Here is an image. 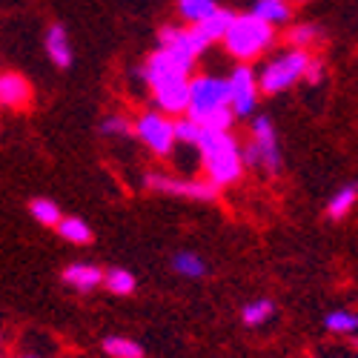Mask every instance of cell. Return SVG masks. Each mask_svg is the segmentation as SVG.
<instances>
[{"label":"cell","instance_id":"cell-14","mask_svg":"<svg viewBox=\"0 0 358 358\" xmlns=\"http://www.w3.org/2000/svg\"><path fill=\"white\" fill-rule=\"evenodd\" d=\"M175 9H178V17L184 20V26H198L206 17H213L221 6L218 0H175Z\"/></svg>","mask_w":358,"mask_h":358},{"label":"cell","instance_id":"cell-4","mask_svg":"<svg viewBox=\"0 0 358 358\" xmlns=\"http://www.w3.org/2000/svg\"><path fill=\"white\" fill-rule=\"evenodd\" d=\"M221 43H224L227 55L235 57L238 64H250V61H255V57H261L264 52L273 49V43H275V26L261 20L255 12L232 15Z\"/></svg>","mask_w":358,"mask_h":358},{"label":"cell","instance_id":"cell-31","mask_svg":"<svg viewBox=\"0 0 358 358\" xmlns=\"http://www.w3.org/2000/svg\"><path fill=\"white\" fill-rule=\"evenodd\" d=\"M355 347H358V341H355Z\"/></svg>","mask_w":358,"mask_h":358},{"label":"cell","instance_id":"cell-17","mask_svg":"<svg viewBox=\"0 0 358 358\" xmlns=\"http://www.w3.org/2000/svg\"><path fill=\"white\" fill-rule=\"evenodd\" d=\"M55 229H57V235H61L64 241H69L75 247H83V244L92 241V227H89L83 218H78V215H64L61 221H57Z\"/></svg>","mask_w":358,"mask_h":358},{"label":"cell","instance_id":"cell-15","mask_svg":"<svg viewBox=\"0 0 358 358\" xmlns=\"http://www.w3.org/2000/svg\"><path fill=\"white\" fill-rule=\"evenodd\" d=\"M358 203V184H344L341 189H336L327 201V218L341 221L352 213V206Z\"/></svg>","mask_w":358,"mask_h":358},{"label":"cell","instance_id":"cell-18","mask_svg":"<svg viewBox=\"0 0 358 358\" xmlns=\"http://www.w3.org/2000/svg\"><path fill=\"white\" fill-rule=\"evenodd\" d=\"M252 12H255L261 20H266L270 26H275V29L284 26V23H289V17H292L289 0H255Z\"/></svg>","mask_w":358,"mask_h":358},{"label":"cell","instance_id":"cell-21","mask_svg":"<svg viewBox=\"0 0 358 358\" xmlns=\"http://www.w3.org/2000/svg\"><path fill=\"white\" fill-rule=\"evenodd\" d=\"M273 315H275V304L270 301V298H255V301H250V304L241 307L244 327H264Z\"/></svg>","mask_w":358,"mask_h":358},{"label":"cell","instance_id":"cell-3","mask_svg":"<svg viewBox=\"0 0 358 358\" xmlns=\"http://www.w3.org/2000/svg\"><path fill=\"white\" fill-rule=\"evenodd\" d=\"M189 121L203 129H229L235 124V115L229 106V86L227 78L218 75H192L189 80V101L187 112Z\"/></svg>","mask_w":358,"mask_h":358},{"label":"cell","instance_id":"cell-27","mask_svg":"<svg viewBox=\"0 0 358 358\" xmlns=\"http://www.w3.org/2000/svg\"><path fill=\"white\" fill-rule=\"evenodd\" d=\"M101 132L106 138H124L132 132V121H127L124 115H106L101 121Z\"/></svg>","mask_w":358,"mask_h":358},{"label":"cell","instance_id":"cell-25","mask_svg":"<svg viewBox=\"0 0 358 358\" xmlns=\"http://www.w3.org/2000/svg\"><path fill=\"white\" fill-rule=\"evenodd\" d=\"M321 41V29L315 23H295L287 29V43L295 49H310Z\"/></svg>","mask_w":358,"mask_h":358},{"label":"cell","instance_id":"cell-9","mask_svg":"<svg viewBox=\"0 0 358 358\" xmlns=\"http://www.w3.org/2000/svg\"><path fill=\"white\" fill-rule=\"evenodd\" d=\"M229 86V106L235 117H250L258 109L261 101V86H258V75L250 64H235V69L227 78Z\"/></svg>","mask_w":358,"mask_h":358},{"label":"cell","instance_id":"cell-30","mask_svg":"<svg viewBox=\"0 0 358 358\" xmlns=\"http://www.w3.org/2000/svg\"><path fill=\"white\" fill-rule=\"evenodd\" d=\"M17 358H38V355H17Z\"/></svg>","mask_w":358,"mask_h":358},{"label":"cell","instance_id":"cell-20","mask_svg":"<svg viewBox=\"0 0 358 358\" xmlns=\"http://www.w3.org/2000/svg\"><path fill=\"white\" fill-rule=\"evenodd\" d=\"M103 287L112 295H117V298H127V295L135 292L138 281H135V275L129 270H124V266H115V270H106L103 273Z\"/></svg>","mask_w":358,"mask_h":358},{"label":"cell","instance_id":"cell-29","mask_svg":"<svg viewBox=\"0 0 358 358\" xmlns=\"http://www.w3.org/2000/svg\"><path fill=\"white\" fill-rule=\"evenodd\" d=\"M289 3H307V0H289Z\"/></svg>","mask_w":358,"mask_h":358},{"label":"cell","instance_id":"cell-12","mask_svg":"<svg viewBox=\"0 0 358 358\" xmlns=\"http://www.w3.org/2000/svg\"><path fill=\"white\" fill-rule=\"evenodd\" d=\"M43 46H46V57H49V61H52L57 69H69V66H72V61H75V49H72V41H69L66 26L52 23V26L46 29Z\"/></svg>","mask_w":358,"mask_h":358},{"label":"cell","instance_id":"cell-11","mask_svg":"<svg viewBox=\"0 0 358 358\" xmlns=\"http://www.w3.org/2000/svg\"><path fill=\"white\" fill-rule=\"evenodd\" d=\"M29 103H32V83L20 72H0V106L26 109Z\"/></svg>","mask_w":358,"mask_h":358},{"label":"cell","instance_id":"cell-19","mask_svg":"<svg viewBox=\"0 0 358 358\" xmlns=\"http://www.w3.org/2000/svg\"><path fill=\"white\" fill-rule=\"evenodd\" d=\"M229 20H232V12L218 9L213 17H206L203 23H198V26H195V32H198V35L206 41V46H213V43H218V41L224 38V32H227Z\"/></svg>","mask_w":358,"mask_h":358},{"label":"cell","instance_id":"cell-28","mask_svg":"<svg viewBox=\"0 0 358 358\" xmlns=\"http://www.w3.org/2000/svg\"><path fill=\"white\" fill-rule=\"evenodd\" d=\"M304 80H307V86H318L324 80V64L318 61V57H313V61H310V66L304 72Z\"/></svg>","mask_w":358,"mask_h":358},{"label":"cell","instance_id":"cell-7","mask_svg":"<svg viewBox=\"0 0 358 358\" xmlns=\"http://www.w3.org/2000/svg\"><path fill=\"white\" fill-rule=\"evenodd\" d=\"M132 135L152 152L155 158H169L175 155L178 141H175V117L158 112V109H146L132 121Z\"/></svg>","mask_w":358,"mask_h":358},{"label":"cell","instance_id":"cell-6","mask_svg":"<svg viewBox=\"0 0 358 358\" xmlns=\"http://www.w3.org/2000/svg\"><path fill=\"white\" fill-rule=\"evenodd\" d=\"M313 61L310 49H284L278 52L273 61H266L255 75H258V86L264 95H281L287 89H292L298 80H304V72Z\"/></svg>","mask_w":358,"mask_h":358},{"label":"cell","instance_id":"cell-26","mask_svg":"<svg viewBox=\"0 0 358 358\" xmlns=\"http://www.w3.org/2000/svg\"><path fill=\"white\" fill-rule=\"evenodd\" d=\"M198 138H201V127L195 121H189L187 115L178 117V121H175V141L184 143V146H195Z\"/></svg>","mask_w":358,"mask_h":358},{"label":"cell","instance_id":"cell-10","mask_svg":"<svg viewBox=\"0 0 358 358\" xmlns=\"http://www.w3.org/2000/svg\"><path fill=\"white\" fill-rule=\"evenodd\" d=\"M158 46L178 57H184L189 64H198V57L210 49L206 41L195 32V26H164L158 32Z\"/></svg>","mask_w":358,"mask_h":358},{"label":"cell","instance_id":"cell-2","mask_svg":"<svg viewBox=\"0 0 358 358\" xmlns=\"http://www.w3.org/2000/svg\"><path fill=\"white\" fill-rule=\"evenodd\" d=\"M195 149L201 155V169L210 184L224 189V187H232L241 181V175L247 169L244 152H241L238 138L229 129H203L201 127V138H198Z\"/></svg>","mask_w":358,"mask_h":358},{"label":"cell","instance_id":"cell-5","mask_svg":"<svg viewBox=\"0 0 358 358\" xmlns=\"http://www.w3.org/2000/svg\"><path fill=\"white\" fill-rule=\"evenodd\" d=\"M244 152V166H252L266 175H278L284 169V155L275 124L266 115H255L250 124V141L241 146Z\"/></svg>","mask_w":358,"mask_h":358},{"label":"cell","instance_id":"cell-22","mask_svg":"<svg viewBox=\"0 0 358 358\" xmlns=\"http://www.w3.org/2000/svg\"><path fill=\"white\" fill-rule=\"evenodd\" d=\"M324 327L336 336H352L358 333V313L352 310H333L324 315Z\"/></svg>","mask_w":358,"mask_h":358},{"label":"cell","instance_id":"cell-16","mask_svg":"<svg viewBox=\"0 0 358 358\" xmlns=\"http://www.w3.org/2000/svg\"><path fill=\"white\" fill-rule=\"evenodd\" d=\"M172 270L175 275H181V278H189V281H201L206 275V261L198 255V252H189V250H181V252H175L172 255Z\"/></svg>","mask_w":358,"mask_h":358},{"label":"cell","instance_id":"cell-8","mask_svg":"<svg viewBox=\"0 0 358 358\" xmlns=\"http://www.w3.org/2000/svg\"><path fill=\"white\" fill-rule=\"evenodd\" d=\"M143 187L152 192L192 198V201H215L221 192L215 184L206 181V178H178V175H166V172H146Z\"/></svg>","mask_w":358,"mask_h":358},{"label":"cell","instance_id":"cell-13","mask_svg":"<svg viewBox=\"0 0 358 358\" xmlns=\"http://www.w3.org/2000/svg\"><path fill=\"white\" fill-rule=\"evenodd\" d=\"M64 284L72 287L75 292H92L103 284V270L98 264H86V261H78V264H69L64 270Z\"/></svg>","mask_w":358,"mask_h":358},{"label":"cell","instance_id":"cell-24","mask_svg":"<svg viewBox=\"0 0 358 358\" xmlns=\"http://www.w3.org/2000/svg\"><path fill=\"white\" fill-rule=\"evenodd\" d=\"M29 215H32L38 224H43V227H57V221L64 218L61 206H57L55 201H49V198H35V201H29Z\"/></svg>","mask_w":358,"mask_h":358},{"label":"cell","instance_id":"cell-23","mask_svg":"<svg viewBox=\"0 0 358 358\" xmlns=\"http://www.w3.org/2000/svg\"><path fill=\"white\" fill-rule=\"evenodd\" d=\"M103 352L109 358H143V347L135 338H124V336H109L103 338Z\"/></svg>","mask_w":358,"mask_h":358},{"label":"cell","instance_id":"cell-1","mask_svg":"<svg viewBox=\"0 0 358 358\" xmlns=\"http://www.w3.org/2000/svg\"><path fill=\"white\" fill-rule=\"evenodd\" d=\"M195 64L184 61L166 49H155L141 66V80L152 95V103L158 112L175 117L187 112L189 101V80H192Z\"/></svg>","mask_w":358,"mask_h":358}]
</instances>
